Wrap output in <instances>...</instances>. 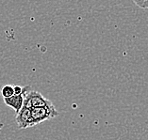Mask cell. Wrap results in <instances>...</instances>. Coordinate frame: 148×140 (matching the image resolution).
<instances>
[{
	"mask_svg": "<svg viewBox=\"0 0 148 140\" xmlns=\"http://www.w3.org/2000/svg\"><path fill=\"white\" fill-rule=\"evenodd\" d=\"M30 110H31V116L32 118H33L35 126L44 122L45 120H51V118L59 116V113H58V111L55 108L53 103L47 106L36 107V108H32Z\"/></svg>",
	"mask_w": 148,
	"mask_h": 140,
	"instance_id": "6da1fadb",
	"label": "cell"
},
{
	"mask_svg": "<svg viewBox=\"0 0 148 140\" xmlns=\"http://www.w3.org/2000/svg\"><path fill=\"white\" fill-rule=\"evenodd\" d=\"M52 105L51 101H49L48 99L45 98L41 93L31 90L27 93V95L25 96L24 100V106L27 107L28 109L36 108V107H42V106H47Z\"/></svg>",
	"mask_w": 148,
	"mask_h": 140,
	"instance_id": "7a4b0ae2",
	"label": "cell"
},
{
	"mask_svg": "<svg viewBox=\"0 0 148 140\" xmlns=\"http://www.w3.org/2000/svg\"><path fill=\"white\" fill-rule=\"evenodd\" d=\"M15 120L20 129H27L35 126L33 118L31 116V110L25 106H23V108L16 114Z\"/></svg>",
	"mask_w": 148,
	"mask_h": 140,
	"instance_id": "3957f363",
	"label": "cell"
},
{
	"mask_svg": "<svg viewBox=\"0 0 148 140\" xmlns=\"http://www.w3.org/2000/svg\"><path fill=\"white\" fill-rule=\"evenodd\" d=\"M30 91V90H29ZM28 92V91H27ZM27 92H25L23 94L20 95H13L10 98H7L4 99V103L6 105H8L10 107H12V109L15 110L16 114L19 112V111L23 108L24 106V100H25V96L27 95Z\"/></svg>",
	"mask_w": 148,
	"mask_h": 140,
	"instance_id": "277c9868",
	"label": "cell"
},
{
	"mask_svg": "<svg viewBox=\"0 0 148 140\" xmlns=\"http://www.w3.org/2000/svg\"><path fill=\"white\" fill-rule=\"evenodd\" d=\"M1 95L4 99L10 98L14 95V88L12 85H6L1 88Z\"/></svg>",
	"mask_w": 148,
	"mask_h": 140,
	"instance_id": "5b68a950",
	"label": "cell"
},
{
	"mask_svg": "<svg viewBox=\"0 0 148 140\" xmlns=\"http://www.w3.org/2000/svg\"><path fill=\"white\" fill-rule=\"evenodd\" d=\"M134 4H136L139 8L142 9H148V0H140V1H137L134 0Z\"/></svg>",
	"mask_w": 148,
	"mask_h": 140,
	"instance_id": "8992f818",
	"label": "cell"
},
{
	"mask_svg": "<svg viewBox=\"0 0 148 140\" xmlns=\"http://www.w3.org/2000/svg\"><path fill=\"white\" fill-rule=\"evenodd\" d=\"M3 126H4V125H3L2 123H1V124H0V130H1V129L3 128Z\"/></svg>",
	"mask_w": 148,
	"mask_h": 140,
	"instance_id": "52a82bcc",
	"label": "cell"
}]
</instances>
